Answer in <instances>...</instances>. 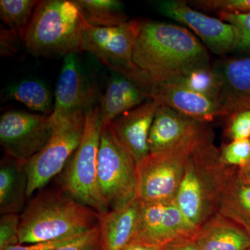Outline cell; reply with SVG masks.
I'll return each instance as SVG.
<instances>
[{
    "label": "cell",
    "instance_id": "cell-23",
    "mask_svg": "<svg viewBox=\"0 0 250 250\" xmlns=\"http://www.w3.org/2000/svg\"><path fill=\"white\" fill-rule=\"evenodd\" d=\"M162 83L182 87L194 93L218 101L223 78L216 67L209 65L192 67Z\"/></svg>",
    "mask_w": 250,
    "mask_h": 250
},
{
    "label": "cell",
    "instance_id": "cell-29",
    "mask_svg": "<svg viewBox=\"0 0 250 250\" xmlns=\"http://www.w3.org/2000/svg\"><path fill=\"white\" fill-rule=\"evenodd\" d=\"M219 19L234 27L236 42L234 51L250 54V13L218 14Z\"/></svg>",
    "mask_w": 250,
    "mask_h": 250
},
{
    "label": "cell",
    "instance_id": "cell-4",
    "mask_svg": "<svg viewBox=\"0 0 250 250\" xmlns=\"http://www.w3.org/2000/svg\"><path fill=\"white\" fill-rule=\"evenodd\" d=\"M86 21L75 0L39 1L23 44L36 57H64L82 52Z\"/></svg>",
    "mask_w": 250,
    "mask_h": 250
},
{
    "label": "cell",
    "instance_id": "cell-19",
    "mask_svg": "<svg viewBox=\"0 0 250 250\" xmlns=\"http://www.w3.org/2000/svg\"><path fill=\"white\" fill-rule=\"evenodd\" d=\"M150 100L147 94L134 82L121 74L113 72L108 80L104 93L100 98L103 128L123 113Z\"/></svg>",
    "mask_w": 250,
    "mask_h": 250
},
{
    "label": "cell",
    "instance_id": "cell-34",
    "mask_svg": "<svg viewBox=\"0 0 250 250\" xmlns=\"http://www.w3.org/2000/svg\"><path fill=\"white\" fill-rule=\"evenodd\" d=\"M77 238V237H75V238H67V239L41 242V243H31V244H18L8 247L3 250H50L70 243Z\"/></svg>",
    "mask_w": 250,
    "mask_h": 250
},
{
    "label": "cell",
    "instance_id": "cell-7",
    "mask_svg": "<svg viewBox=\"0 0 250 250\" xmlns=\"http://www.w3.org/2000/svg\"><path fill=\"white\" fill-rule=\"evenodd\" d=\"M85 114L84 111H77L54 121L53 134L48 142L24 166L28 177V197L65 168L83 137Z\"/></svg>",
    "mask_w": 250,
    "mask_h": 250
},
{
    "label": "cell",
    "instance_id": "cell-37",
    "mask_svg": "<svg viewBox=\"0 0 250 250\" xmlns=\"http://www.w3.org/2000/svg\"><path fill=\"white\" fill-rule=\"evenodd\" d=\"M237 177L243 184L250 185V161L244 167L237 169Z\"/></svg>",
    "mask_w": 250,
    "mask_h": 250
},
{
    "label": "cell",
    "instance_id": "cell-25",
    "mask_svg": "<svg viewBox=\"0 0 250 250\" xmlns=\"http://www.w3.org/2000/svg\"><path fill=\"white\" fill-rule=\"evenodd\" d=\"M88 24L116 27L128 22L123 3L118 0H75Z\"/></svg>",
    "mask_w": 250,
    "mask_h": 250
},
{
    "label": "cell",
    "instance_id": "cell-14",
    "mask_svg": "<svg viewBox=\"0 0 250 250\" xmlns=\"http://www.w3.org/2000/svg\"><path fill=\"white\" fill-rule=\"evenodd\" d=\"M159 105L154 100H147L118 117L107 126L136 164L149 154L148 140Z\"/></svg>",
    "mask_w": 250,
    "mask_h": 250
},
{
    "label": "cell",
    "instance_id": "cell-8",
    "mask_svg": "<svg viewBox=\"0 0 250 250\" xmlns=\"http://www.w3.org/2000/svg\"><path fill=\"white\" fill-rule=\"evenodd\" d=\"M136 164L108 127L103 128L98 154V180L108 210L136 197Z\"/></svg>",
    "mask_w": 250,
    "mask_h": 250
},
{
    "label": "cell",
    "instance_id": "cell-13",
    "mask_svg": "<svg viewBox=\"0 0 250 250\" xmlns=\"http://www.w3.org/2000/svg\"><path fill=\"white\" fill-rule=\"evenodd\" d=\"M98 90L87 80L77 53L64 57L55 90L54 121L77 111H86L96 104Z\"/></svg>",
    "mask_w": 250,
    "mask_h": 250
},
{
    "label": "cell",
    "instance_id": "cell-27",
    "mask_svg": "<svg viewBox=\"0 0 250 250\" xmlns=\"http://www.w3.org/2000/svg\"><path fill=\"white\" fill-rule=\"evenodd\" d=\"M220 160L226 167L241 168L250 161V139L231 141L220 149Z\"/></svg>",
    "mask_w": 250,
    "mask_h": 250
},
{
    "label": "cell",
    "instance_id": "cell-2",
    "mask_svg": "<svg viewBox=\"0 0 250 250\" xmlns=\"http://www.w3.org/2000/svg\"><path fill=\"white\" fill-rule=\"evenodd\" d=\"M213 140L209 129L194 147L174 198L188 222L197 229L220 211L224 190L236 168L222 164Z\"/></svg>",
    "mask_w": 250,
    "mask_h": 250
},
{
    "label": "cell",
    "instance_id": "cell-32",
    "mask_svg": "<svg viewBox=\"0 0 250 250\" xmlns=\"http://www.w3.org/2000/svg\"><path fill=\"white\" fill-rule=\"evenodd\" d=\"M50 250H100L98 225L70 243Z\"/></svg>",
    "mask_w": 250,
    "mask_h": 250
},
{
    "label": "cell",
    "instance_id": "cell-12",
    "mask_svg": "<svg viewBox=\"0 0 250 250\" xmlns=\"http://www.w3.org/2000/svg\"><path fill=\"white\" fill-rule=\"evenodd\" d=\"M197 231L188 222L174 200L143 203L139 231L133 242L164 246L182 237H195Z\"/></svg>",
    "mask_w": 250,
    "mask_h": 250
},
{
    "label": "cell",
    "instance_id": "cell-18",
    "mask_svg": "<svg viewBox=\"0 0 250 250\" xmlns=\"http://www.w3.org/2000/svg\"><path fill=\"white\" fill-rule=\"evenodd\" d=\"M215 67L223 78L218 102L228 116L250 109V57L220 61Z\"/></svg>",
    "mask_w": 250,
    "mask_h": 250
},
{
    "label": "cell",
    "instance_id": "cell-26",
    "mask_svg": "<svg viewBox=\"0 0 250 250\" xmlns=\"http://www.w3.org/2000/svg\"><path fill=\"white\" fill-rule=\"evenodd\" d=\"M39 1L36 0H1L0 18L7 28L14 31L21 40L30 22Z\"/></svg>",
    "mask_w": 250,
    "mask_h": 250
},
{
    "label": "cell",
    "instance_id": "cell-36",
    "mask_svg": "<svg viewBox=\"0 0 250 250\" xmlns=\"http://www.w3.org/2000/svg\"><path fill=\"white\" fill-rule=\"evenodd\" d=\"M164 246H154V245L145 244L139 242H133L124 250H165Z\"/></svg>",
    "mask_w": 250,
    "mask_h": 250
},
{
    "label": "cell",
    "instance_id": "cell-1",
    "mask_svg": "<svg viewBox=\"0 0 250 250\" xmlns=\"http://www.w3.org/2000/svg\"><path fill=\"white\" fill-rule=\"evenodd\" d=\"M132 58L154 83L210 64L207 47L187 28L152 21H138Z\"/></svg>",
    "mask_w": 250,
    "mask_h": 250
},
{
    "label": "cell",
    "instance_id": "cell-3",
    "mask_svg": "<svg viewBox=\"0 0 250 250\" xmlns=\"http://www.w3.org/2000/svg\"><path fill=\"white\" fill-rule=\"evenodd\" d=\"M100 214L62 190L39 192L20 215L19 244L67 239L98 225Z\"/></svg>",
    "mask_w": 250,
    "mask_h": 250
},
{
    "label": "cell",
    "instance_id": "cell-22",
    "mask_svg": "<svg viewBox=\"0 0 250 250\" xmlns=\"http://www.w3.org/2000/svg\"><path fill=\"white\" fill-rule=\"evenodd\" d=\"M237 169L228 179L219 213L231 219L250 234V185L238 179Z\"/></svg>",
    "mask_w": 250,
    "mask_h": 250
},
{
    "label": "cell",
    "instance_id": "cell-16",
    "mask_svg": "<svg viewBox=\"0 0 250 250\" xmlns=\"http://www.w3.org/2000/svg\"><path fill=\"white\" fill-rule=\"evenodd\" d=\"M143 203L138 197L99 217L100 250H124L137 235Z\"/></svg>",
    "mask_w": 250,
    "mask_h": 250
},
{
    "label": "cell",
    "instance_id": "cell-21",
    "mask_svg": "<svg viewBox=\"0 0 250 250\" xmlns=\"http://www.w3.org/2000/svg\"><path fill=\"white\" fill-rule=\"evenodd\" d=\"M25 164L4 154L0 163V213H18L25 207L28 177Z\"/></svg>",
    "mask_w": 250,
    "mask_h": 250
},
{
    "label": "cell",
    "instance_id": "cell-20",
    "mask_svg": "<svg viewBox=\"0 0 250 250\" xmlns=\"http://www.w3.org/2000/svg\"><path fill=\"white\" fill-rule=\"evenodd\" d=\"M200 250H250V234L218 213L199 229L195 237Z\"/></svg>",
    "mask_w": 250,
    "mask_h": 250
},
{
    "label": "cell",
    "instance_id": "cell-5",
    "mask_svg": "<svg viewBox=\"0 0 250 250\" xmlns=\"http://www.w3.org/2000/svg\"><path fill=\"white\" fill-rule=\"evenodd\" d=\"M100 105L85 111L83 137L59 179L61 190L80 203L96 210L99 214L108 211L100 193L98 180L99 148L101 137Z\"/></svg>",
    "mask_w": 250,
    "mask_h": 250
},
{
    "label": "cell",
    "instance_id": "cell-9",
    "mask_svg": "<svg viewBox=\"0 0 250 250\" xmlns=\"http://www.w3.org/2000/svg\"><path fill=\"white\" fill-rule=\"evenodd\" d=\"M52 116L12 110L0 118V144L4 154L26 164L53 134Z\"/></svg>",
    "mask_w": 250,
    "mask_h": 250
},
{
    "label": "cell",
    "instance_id": "cell-15",
    "mask_svg": "<svg viewBox=\"0 0 250 250\" xmlns=\"http://www.w3.org/2000/svg\"><path fill=\"white\" fill-rule=\"evenodd\" d=\"M159 105L179 111L199 123L207 124L215 118L228 116L218 101L167 83H153L147 93Z\"/></svg>",
    "mask_w": 250,
    "mask_h": 250
},
{
    "label": "cell",
    "instance_id": "cell-6",
    "mask_svg": "<svg viewBox=\"0 0 250 250\" xmlns=\"http://www.w3.org/2000/svg\"><path fill=\"white\" fill-rule=\"evenodd\" d=\"M209 129L206 125L195 136L164 152L149 153L136 164V195L143 203L173 201L189 156Z\"/></svg>",
    "mask_w": 250,
    "mask_h": 250
},
{
    "label": "cell",
    "instance_id": "cell-31",
    "mask_svg": "<svg viewBox=\"0 0 250 250\" xmlns=\"http://www.w3.org/2000/svg\"><path fill=\"white\" fill-rule=\"evenodd\" d=\"M20 215L5 213L0 218V250L19 244Z\"/></svg>",
    "mask_w": 250,
    "mask_h": 250
},
{
    "label": "cell",
    "instance_id": "cell-24",
    "mask_svg": "<svg viewBox=\"0 0 250 250\" xmlns=\"http://www.w3.org/2000/svg\"><path fill=\"white\" fill-rule=\"evenodd\" d=\"M7 100L23 104L39 114L52 115L54 103L50 90L40 80L28 79L10 85L5 92Z\"/></svg>",
    "mask_w": 250,
    "mask_h": 250
},
{
    "label": "cell",
    "instance_id": "cell-10",
    "mask_svg": "<svg viewBox=\"0 0 250 250\" xmlns=\"http://www.w3.org/2000/svg\"><path fill=\"white\" fill-rule=\"evenodd\" d=\"M138 21L116 27H101L86 22L82 52L86 51L116 73L129 79L139 69L133 62V50Z\"/></svg>",
    "mask_w": 250,
    "mask_h": 250
},
{
    "label": "cell",
    "instance_id": "cell-28",
    "mask_svg": "<svg viewBox=\"0 0 250 250\" xmlns=\"http://www.w3.org/2000/svg\"><path fill=\"white\" fill-rule=\"evenodd\" d=\"M194 9L220 14L250 13V0H194L188 1Z\"/></svg>",
    "mask_w": 250,
    "mask_h": 250
},
{
    "label": "cell",
    "instance_id": "cell-33",
    "mask_svg": "<svg viewBox=\"0 0 250 250\" xmlns=\"http://www.w3.org/2000/svg\"><path fill=\"white\" fill-rule=\"evenodd\" d=\"M21 38L9 28L0 27V54L2 57H14L19 53Z\"/></svg>",
    "mask_w": 250,
    "mask_h": 250
},
{
    "label": "cell",
    "instance_id": "cell-17",
    "mask_svg": "<svg viewBox=\"0 0 250 250\" xmlns=\"http://www.w3.org/2000/svg\"><path fill=\"white\" fill-rule=\"evenodd\" d=\"M206 125L173 108L159 105L148 140L149 153L164 152L177 147L200 132Z\"/></svg>",
    "mask_w": 250,
    "mask_h": 250
},
{
    "label": "cell",
    "instance_id": "cell-11",
    "mask_svg": "<svg viewBox=\"0 0 250 250\" xmlns=\"http://www.w3.org/2000/svg\"><path fill=\"white\" fill-rule=\"evenodd\" d=\"M156 11L191 30L207 49L217 55L234 51L236 29L231 24L204 14L183 0L153 1Z\"/></svg>",
    "mask_w": 250,
    "mask_h": 250
},
{
    "label": "cell",
    "instance_id": "cell-35",
    "mask_svg": "<svg viewBox=\"0 0 250 250\" xmlns=\"http://www.w3.org/2000/svg\"><path fill=\"white\" fill-rule=\"evenodd\" d=\"M165 250H200L195 237H182L166 245Z\"/></svg>",
    "mask_w": 250,
    "mask_h": 250
},
{
    "label": "cell",
    "instance_id": "cell-30",
    "mask_svg": "<svg viewBox=\"0 0 250 250\" xmlns=\"http://www.w3.org/2000/svg\"><path fill=\"white\" fill-rule=\"evenodd\" d=\"M228 117L225 131L229 139H250V109L236 111Z\"/></svg>",
    "mask_w": 250,
    "mask_h": 250
}]
</instances>
